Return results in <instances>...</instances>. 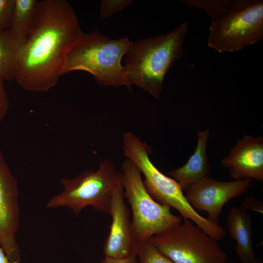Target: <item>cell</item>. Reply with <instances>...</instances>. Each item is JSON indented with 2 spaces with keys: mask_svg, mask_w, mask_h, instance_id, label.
Masks as SVG:
<instances>
[{
  "mask_svg": "<svg viewBox=\"0 0 263 263\" xmlns=\"http://www.w3.org/2000/svg\"><path fill=\"white\" fill-rule=\"evenodd\" d=\"M123 196L132 208V231L138 245L180 223L181 216L173 214L170 207L156 202L146 189L137 166L126 159L121 165Z\"/></svg>",
  "mask_w": 263,
  "mask_h": 263,
  "instance_id": "52a82bcc",
  "label": "cell"
},
{
  "mask_svg": "<svg viewBox=\"0 0 263 263\" xmlns=\"http://www.w3.org/2000/svg\"><path fill=\"white\" fill-rule=\"evenodd\" d=\"M209 135L207 129L198 132L196 148L187 163L168 172L178 183L183 191L209 177L210 166L207 153Z\"/></svg>",
  "mask_w": 263,
  "mask_h": 263,
  "instance_id": "4fadbf2b",
  "label": "cell"
},
{
  "mask_svg": "<svg viewBox=\"0 0 263 263\" xmlns=\"http://www.w3.org/2000/svg\"><path fill=\"white\" fill-rule=\"evenodd\" d=\"M234 180L263 181V137L244 135L236 142L228 155L221 159Z\"/></svg>",
  "mask_w": 263,
  "mask_h": 263,
  "instance_id": "7c38bea8",
  "label": "cell"
},
{
  "mask_svg": "<svg viewBox=\"0 0 263 263\" xmlns=\"http://www.w3.org/2000/svg\"><path fill=\"white\" fill-rule=\"evenodd\" d=\"M252 219L248 212L241 207H232L227 216L226 225L232 238L236 241V252L240 263H255L252 235Z\"/></svg>",
  "mask_w": 263,
  "mask_h": 263,
  "instance_id": "5bb4252c",
  "label": "cell"
},
{
  "mask_svg": "<svg viewBox=\"0 0 263 263\" xmlns=\"http://www.w3.org/2000/svg\"><path fill=\"white\" fill-rule=\"evenodd\" d=\"M19 49L9 29L0 32V78L14 80L16 56Z\"/></svg>",
  "mask_w": 263,
  "mask_h": 263,
  "instance_id": "2e32d148",
  "label": "cell"
},
{
  "mask_svg": "<svg viewBox=\"0 0 263 263\" xmlns=\"http://www.w3.org/2000/svg\"><path fill=\"white\" fill-rule=\"evenodd\" d=\"M123 192L121 183L115 189L111 199L109 214L111 216L112 223L103 245L105 257L121 259L136 255L138 247Z\"/></svg>",
  "mask_w": 263,
  "mask_h": 263,
  "instance_id": "8fae6325",
  "label": "cell"
},
{
  "mask_svg": "<svg viewBox=\"0 0 263 263\" xmlns=\"http://www.w3.org/2000/svg\"><path fill=\"white\" fill-rule=\"evenodd\" d=\"M18 181L0 150V244L9 263H20L17 240L19 224Z\"/></svg>",
  "mask_w": 263,
  "mask_h": 263,
  "instance_id": "9c48e42d",
  "label": "cell"
},
{
  "mask_svg": "<svg viewBox=\"0 0 263 263\" xmlns=\"http://www.w3.org/2000/svg\"><path fill=\"white\" fill-rule=\"evenodd\" d=\"M38 1L15 0L9 30L19 48L26 38L35 17Z\"/></svg>",
  "mask_w": 263,
  "mask_h": 263,
  "instance_id": "9a60e30c",
  "label": "cell"
},
{
  "mask_svg": "<svg viewBox=\"0 0 263 263\" xmlns=\"http://www.w3.org/2000/svg\"><path fill=\"white\" fill-rule=\"evenodd\" d=\"M132 0H102L100 2V16L109 18L130 5Z\"/></svg>",
  "mask_w": 263,
  "mask_h": 263,
  "instance_id": "ac0fdd59",
  "label": "cell"
},
{
  "mask_svg": "<svg viewBox=\"0 0 263 263\" xmlns=\"http://www.w3.org/2000/svg\"><path fill=\"white\" fill-rule=\"evenodd\" d=\"M136 255L138 263H174L155 246L151 237L139 244Z\"/></svg>",
  "mask_w": 263,
  "mask_h": 263,
  "instance_id": "e0dca14e",
  "label": "cell"
},
{
  "mask_svg": "<svg viewBox=\"0 0 263 263\" xmlns=\"http://www.w3.org/2000/svg\"><path fill=\"white\" fill-rule=\"evenodd\" d=\"M131 41L128 37L110 38L97 30L85 33L67 54L62 75L83 71L91 74L100 86H125L132 91L121 62Z\"/></svg>",
  "mask_w": 263,
  "mask_h": 263,
  "instance_id": "5b68a950",
  "label": "cell"
},
{
  "mask_svg": "<svg viewBox=\"0 0 263 263\" xmlns=\"http://www.w3.org/2000/svg\"><path fill=\"white\" fill-rule=\"evenodd\" d=\"M188 23L183 22L165 34L131 41L123 65L127 80L156 99L160 97L165 76L183 54Z\"/></svg>",
  "mask_w": 263,
  "mask_h": 263,
  "instance_id": "3957f363",
  "label": "cell"
},
{
  "mask_svg": "<svg viewBox=\"0 0 263 263\" xmlns=\"http://www.w3.org/2000/svg\"><path fill=\"white\" fill-rule=\"evenodd\" d=\"M60 183L62 191L48 201L46 208L67 207L77 215L91 207L109 214L112 195L121 183V173L107 159L100 162L96 170L87 169L73 178H61Z\"/></svg>",
  "mask_w": 263,
  "mask_h": 263,
  "instance_id": "8992f818",
  "label": "cell"
},
{
  "mask_svg": "<svg viewBox=\"0 0 263 263\" xmlns=\"http://www.w3.org/2000/svg\"><path fill=\"white\" fill-rule=\"evenodd\" d=\"M252 185V180L248 178L222 181L209 177L189 186L185 195L193 208L207 212V218L218 224L224 205L247 192Z\"/></svg>",
  "mask_w": 263,
  "mask_h": 263,
  "instance_id": "30bf717a",
  "label": "cell"
},
{
  "mask_svg": "<svg viewBox=\"0 0 263 263\" xmlns=\"http://www.w3.org/2000/svg\"><path fill=\"white\" fill-rule=\"evenodd\" d=\"M155 246L174 263H225L218 241L189 219L151 237Z\"/></svg>",
  "mask_w": 263,
  "mask_h": 263,
  "instance_id": "ba28073f",
  "label": "cell"
},
{
  "mask_svg": "<svg viewBox=\"0 0 263 263\" xmlns=\"http://www.w3.org/2000/svg\"><path fill=\"white\" fill-rule=\"evenodd\" d=\"M9 107V100L5 91L3 80L0 78V122L6 116Z\"/></svg>",
  "mask_w": 263,
  "mask_h": 263,
  "instance_id": "44dd1931",
  "label": "cell"
},
{
  "mask_svg": "<svg viewBox=\"0 0 263 263\" xmlns=\"http://www.w3.org/2000/svg\"><path fill=\"white\" fill-rule=\"evenodd\" d=\"M211 19L207 45L219 53L233 52L263 38V0H180Z\"/></svg>",
  "mask_w": 263,
  "mask_h": 263,
  "instance_id": "7a4b0ae2",
  "label": "cell"
},
{
  "mask_svg": "<svg viewBox=\"0 0 263 263\" xmlns=\"http://www.w3.org/2000/svg\"><path fill=\"white\" fill-rule=\"evenodd\" d=\"M100 263H138L136 255H132L121 259H113L105 257Z\"/></svg>",
  "mask_w": 263,
  "mask_h": 263,
  "instance_id": "7402d4cb",
  "label": "cell"
},
{
  "mask_svg": "<svg viewBox=\"0 0 263 263\" xmlns=\"http://www.w3.org/2000/svg\"><path fill=\"white\" fill-rule=\"evenodd\" d=\"M255 263H263V262L261 259L258 258Z\"/></svg>",
  "mask_w": 263,
  "mask_h": 263,
  "instance_id": "cb8c5ba5",
  "label": "cell"
},
{
  "mask_svg": "<svg viewBox=\"0 0 263 263\" xmlns=\"http://www.w3.org/2000/svg\"><path fill=\"white\" fill-rule=\"evenodd\" d=\"M15 0H0V32L9 28Z\"/></svg>",
  "mask_w": 263,
  "mask_h": 263,
  "instance_id": "d6986e66",
  "label": "cell"
},
{
  "mask_svg": "<svg viewBox=\"0 0 263 263\" xmlns=\"http://www.w3.org/2000/svg\"><path fill=\"white\" fill-rule=\"evenodd\" d=\"M125 156L132 161L144 176L143 183L151 197L159 204L177 210L184 219H189L217 241L225 235L224 228L203 217L187 200L178 183L162 173L150 158L152 149L130 132L122 134Z\"/></svg>",
  "mask_w": 263,
  "mask_h": 263,
  "instance_id": "277c9868",
  "label": "cell"
},
{
  "mask_svg": "<svg viewBox=\"0 0 263 263\" xmlns=\"http://www.w3.org/2000/svg\"><path fill=\"white\" fill-rule=\"evenodd\" d=\"M84 34L68 1H38L28 35L16 53L14 80L27 91H48L62 75L67 54Z\"/></svg>",
  "mask_w": 263,
  "mask_h": 263,
  "instance_id": "6da1fadb",
  "label": "cell"
},
{
  "mask_svg": "<svg viewBox=\"0 0 263 263\" xmlns=\"http://www.w3.org/2000/svg\"><path fill=\"white\" fill-rule=\"evenodd\" d=\"M244 210L256 211L263 213V202L251 197H247L243 201L240 207Z\"/></svg>",
  "mask_w": 263,
  "mask_h": 263,
  "instance_id": "ffe728a7",
  "label": "cell"
},
{
  "mask_svg": "<svg viewBox=\"0 0 263 263\" xmlns=\"http://www.w3.org/2000/svg\"><path fill=\"white\" fill-rule=\"evenodd\" d=\"M0 263H9L5 254L0 244Z\"/></svg>",
  "mask_w": 263,
  "mask_h": 263,
  "instance_id": "603a6c76",
  "label": "cell"
}]
</instances>
